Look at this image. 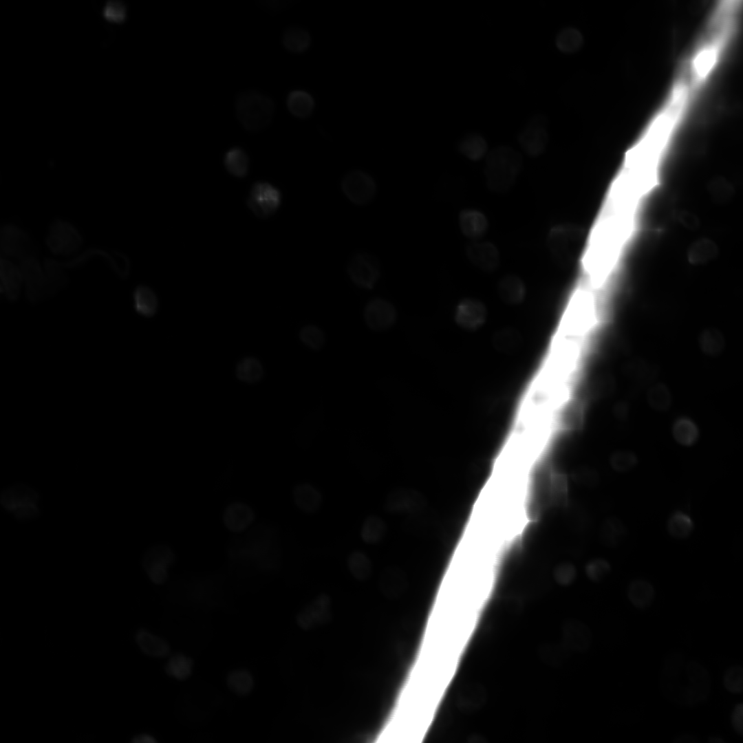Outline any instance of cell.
Listing matches in <instances>:
<instances>
[{
  "mask_svg": "<svg viewBox=\"0 0 743 743\" xmlns=\"http://www.w3.org/2000/svg\"><path fill=\"white\" fill-rule=\"evenodd\" d=\"M427 506V499L417 490L400 488L391 491L386 497L385 509L389 513H418Z\"/></svg>",
  "mask_w": 743,
  "mask_h": 743,
  "instance_id": "9a60e30c",
  "label": "cell"
},
{
  "mask_svg": "<svg viewBox=\"0 0 743 743\" xmlns=\"http://www.w3.org/2000/svg\"><path fill=\"white\" fill-rule=\"evenodd\" d=\"M224 163L227 171L235 177L241 178L248 174L249 159L241 148H230L224 155Z\"/></svg>",
  "mask_w": 743,
  "mask_h": 743,
  "instance_id": "4316f807",
  "label": "cell"
},
{
  "mask_svg": "<svg viewBox=\"0 0 743 743\" xmlns=\"http://www.w3.org/2000/svg\"><path fill=\"white\" fill-rule=\"evenodd\" d=\"M488 316L485 304L479 299L465 298L456 305L454 319L457 325L466 330H475L482 326Z\"/></svg>",
  "mask_w": 743,
  "mask_h": 743,
  "instance_id": "2e32d148",
  "label": "cell"
},
{
  "mask_svg": "<svg viewBox=\"0 0 743 743\" xmlns=\"http://www.w3.org/2000/svg\"><path fill=\"white\" fill-rule=\"evenodd\" d=\"M723 684L725 689L733 694H740L743 690V669L740 665L729 667L724 673Z\"/></svg>",
  "mask_w": 743,
  "mask_h": 743,
  "instance_id": "f35d334b",
  "label": "cell"
},
{
  "mask_svg": "<svg viewBox=\"0 0 743 743\" xmlns=\"http://www.w3.org/2000/svg\"><path fill=\"white\" fill-rule=\"evenodd\" d=\"M341 189L345 197L352 204L358 206L371 203L377 192L374 179L361 170L348 172L342 180Z\"/></svg>",
  "mask_w": 743,
  "mask_h": 743,
  "instance_id": "ba28073f",
  "label": "cell"
},
{
  "mask_svg": "<svg viewBox=\"0 0 743 743\" xmlns=\"http://www.w3.org/2000/svg\"><path fill=\"white\" fill-rule=\"evenodd\" d=\"M380 583L387 588H403L407 582L405 572L400 568L389 566L385 568L379 576Z\"/></svg>",
  "mask_w": 743,
  "mask_h": 743,
  "instance_id": "ab89813d",
  "label": "cell"
},
{
  "mask_svg": "<svg viewBox=\"0 0 743 743\" xmlns=\"http://www.w3.org/2000/svg\"><path fill=\"white\" fill-rule=\"evenodd\" d=\"M636 463V457L628 451L616 452L611 457L612 468L618 472H626L632 469Z\"/></svg>",
  "mask_w": 743,
  "mask_h": 743,
  "instance_id": "7bdbcfd3",
  "label": "cell"
},
{
  "mask_svg": "<svg viewBox=\"0 0 743 743\" xmlns=\"http://www.w3.org/2000/svg\"><path fill=\"white\" fill-rule=\"evenodd\" d=\"M39 495L25 484H14L0 494V503L19 519L28 520L36 517L39 511Z\"/></svg>",
  "mask_w": 743,
  "mask_h": 743,
  "instance_id": "5b68a950",
  "label": "cell"
},
{
  "mask_svg": "<svg viewBox=\"0 0 743 743\" xmlns=\"http://www.w3.org/2000/svg\"><path fill=\"white\" fill-rule=\"evenodd\" d=\"M288 111L295 117L304 119L308 118L314 109V100L307 91L295 89L289 93L286 99Z\"/></svg>",
  "mask_w": 743,
  "mask_h": 743,
  "instance_id": "603a6c76",
  "label": "cell"
},
{
  "mask_svg": "<svg viewBox=\"0 0 743 743\" xmlns=\"http://www.w3.org/2000/svg\"><path fill=\"white\" fill-rule=\"evenodd\" d=\"M548 132L545 118L533 117L521 131L519 142L522 149L532 157L542 154L548 144Z\"/></svg>",
  "mask_w": 743,
  "mask_h": 743,
  "instance_id": "4fadbf2b",
  "label": "cell"
},
{
  "mask_svg": "<svg viewBox=\"0 0 743 743\" xmlns=\"http://www.w3.org/2000/svg\"><path fill=\"white\" fill-rule=\"evenodd\" d=\"M387 530L384 520L378 515H371L363 521L360 535L366 543L373 545L380 543L385 538Z\"/></svg>",
  "mask_w": 743,
  "mask_h": 743,
  "instance_id": "484cf974",
  "label": "cell"
},
{
  "mask_svg": "<svg viewBox=\"0 0 743 743\" xmlns=\"http://www.w3.org/2000/svg\"><path fill=\"white\" fill-rule=\"evenodd\" d=\"M132 743H157L158 740L153 734L149 733H139L131 738Z\"/></svg>",
  "mask_w": 743,
  "mask_h": 743,
  "instance_id": "f907efd6",
  "label": "cell"
},
{
  "mask_svg": "<svg viewBox=\"0 0 743 743\" xmlns=\"http://www.w3.org/2000/svg\"><path fill=\"white\" fill-rule=\"evenodd\" d=\"M310 43L308 33L301 28L288 30L284 35L283 43L286 47L293 52H302L306 50Z\"/></svg>",
  "mask_w": 743,
  "mask_h": 743,
  "instance_id": "8d00e7d4",
  "label": "cell"
},
{
  "mask_svg": "<svg viewBox=\"0 0 743 743\" xmlns=\"http://www.w3.org/2000/svg\"><path fill=\"white\" fill-rule=\"evenodd\" d=\"M523 166L522 157L508 146L497 147L487 153L484 175L488 189L495 193L509 191L515 184Z\"/></svg>",
  "mask_w": 743,
  "mask_h": 743,
  "instance_id": "7a4b0ae2",
  "label": "cell"
},
{
  "mask_svg": "<svg viewBox=\"0 0 743 743\" xmlns=\"http://www.w3.org/2000/svg\"><path fill=\"white\" fill-rule=\"evenodd\" d=\"M715 248L710 242H699L693 248L691 258L695 261H702L714 255Z\"/></svg>",
  "mask_w": 743,
  "mask_h": 743,
  "instance_id": "7dc6e473",
  "label": "cell"
},
{
  "mask_svg": "<svg viewBox=\"0 0 743 743\" xmlns=\"http://www.w3.org/2000/svg\"><path fill=\"white\" fill-rule=\"evenodd\" d=\"M193 660L186 655L177 653L170 656L165 665V671L171 677L183 680L193 671Z\"/></svg>",
  "mask_w": 743,
  "mask_h": 743,
  "instance_id": "f1b7e54d",
  "label": "cell"
},
{
  "mask_svg": "<svg viewBox=\"0 0 743 743\" xmlns=\"http://www.w3.org/2000/svg\"><path fill=\"white\" fill-rule=\"evenodd\" d=\"M263 367L260 361L253 357L242 359L236 368L237 378L244 382L255 383L259 382L263 376Z\"/></svg>",
  "mask_w": 743,
  "mask_h": 743,
  "instance_id": "4dcf8cb0",
  "label": "cell"
},
{
  "mask_svg": "<svg viewBox=\"0 0 743 743\" xmlns=\"http://www.w3.org/2000/svg\"><path fill=\"white\" fill-rule=\"evenodd\" d=\"M48 249L56 255H67L76 251L82 244L77 229L65 220H55L46 237Z\"/></svg>",
  "mask_w": 743,
  "mask_h": 743,
  "instance_id": "30bf717a",
  "label": "cell"
},
{
  "mask_svg": "<svg viewBox=\"0 0 743 743\" xmlns=\"http://www.w3.org/2000/svg\"><path fill=\"white\" fill-rule=\"evenodd\" d=\"M458 151L464 157L472 161L480 160L488 153V145L485 138L476 133H471L464 136L458 144Z\"/></svg>",
  "mask_w": 743,
  "mask_h": 743,
  "instance_id": "d4e9b609",
  "label": "cell"
},
{
  "mask_svg": "<svg viewBox=\"0 0 743 743\" xmlns=\"http://www.w3.org/2000/svg\"><path fill=\"white\" fill-rule=\"evenodd\" d=\"M133 307L140 315L149 317L158 310L159 301L155 292L148 286H139L133 293Z\"/></svg>",
  "mask_w": 743,
  "mask_h": 743,
  "instance_id": "cb8c5ba5",
  "label": "cell"
},
{
  "mask_svg": "<svg viewBox=\"0 0 743 743\" xmlns=\"http://www.w3.org/2000/svg\"><path fill=\"white\" fill-rule=\"evenodd\" d=\"M458 224L462 233L471 241L481 239L489 226L486 215L473 208L464 209L459 213Z\"/></svg>",
  "mask_w": 743,
  "mask_h": 743,
  "instance_id": "ac0fdd59",
  "label": "cell"
},
{
  "mask_svg": "<svg viewBox=\"0 0 743 743\" xmlns=\"http://www.w3.org/2000/svg\"><path fill=\"white\" fill-rule=\"evenodd\" d=\"M135 639L138 647L147 656L162 658L170 653V646L164 638L145 629L138 630Z\"/></svg>",
  "mask_w": 743,
  "mask_h": 743,
  "instance_id": "44dd1931",
  "label": "cell"
},
{
  "mask_svg": "<svg viewBox=\"0 0 743 743\" xmlns=\"http://www.w3.org/2000/svg\"><path fill=\"white\" fill-rule=\"evenodd\" d=\"M731 724L733 731L739 735H743V704H736L731 714Z\"/></svg>",
  "mask_w": 743,
  "mask_h": 743,
  "instance_id": "c3c4849f",
  "label": "cell"
},
{
  "mask_svg": "<svg viewBox=\"0 0 743 743\" xmlns=\"http://www.w3.org/2000/svg\"><path fill=\"white\" fill-rule=\"evenodd\" d=\"M497 293L501 301L509 305L521 303L526 294L524 281L517 275L506 274L497 284Z\"/></svg>",
  "mask_w": 743,
  "mask_h": 743,
  "instance_id": "d6986e66",
  "label": "cell"
},
{
  "mask_svg": "<svg viewBox=\"0 0 743 743\" xmlns=\"http://www.w3.org/2000/svg\"><path fill=\"white\" fill-rule=\"evenodd\" d=\"M661 687L666 697L674 702L693 706L709 696L711 678L702 665L696 661L685 662L681 654L675 653L665 661Z\"/></svg>",
  "mask_w": 743,
  "mask_h": 743,
  "instance_id": "6da1fadb",
  "label": "cell"
},
{
  "mask_svg": "<svg viewBox=\"0 0 743 743\" xmlns=\"http://www.w3.org/2000/svg\"><path fill=\"white\" fill-rule=\"evenodd\" d=\"M521 341V335L517 330L506 327L497 330L493 338L495 347L502 352L514 350Z\"/></svg>",
  "mask_w": 743,
  "mask_h": 743,
  "instance_id": "d590c367",
  "label": "cell"
},
{
  "mask_svg": "<svg viewBox=\"0 0 743 743\" xmlns=\"http://www.w3.org/2000/svg\"><path fill=\"white\" fill-rule=\"evenodd\" d=\"M230 688L237 693L244 694L249 692L253 685V680L246 671H237L228 678Z\"/></svg>",
  "mask_w": 743,
  "mask_h": 743,
  "instance_id": "b9f144b4",
  "label": "cell"
},
{
  "mask_svg": "<svg viewBox=\"0 0 743 743\" xmlns=\"http://www.w3.org/2000/svg\"><path fill=\"white\" fill-rule=\"evenodd\" d=\"M698 742V740L696 736L688 733L681 734L674 740V742L676 743H696Z\"/></svg>",
  "mask_w": 743,
  "mask_h": 743,
  "instance_id": "816d5d0a",
  "label": "cell"
},
{
  "mask_svg": "<svg viewBox=\"0 0 743 743\" xmlns=\"http://www.w3.org/2000/svg\"><path fill=\"white\" fill-rule=\"evenodd\" d=\"M23 287L19 266L10 259L0 256V297L9 301H16Z\"/></svg>",
  "mask_w": 743,
  "mask_h": 743,
  "instance_id": "e0dca14e",
  "label": "cell"
},
{
  "mask_svg": "<svg viewBox=\"0 0 743 743\" xmlns=\"http://www.w3.org/2000/svg\"><path fill=\"white\" fill-rule=\"evenodd\" d=\"M465 254L470 263L483 272H495L500 264L499 251L488 241H471L465 248Z\"/></svg>",
  "mask_w": 743,
  "mask_h": 743,
  "instance_id": "5bb4252c",
  "label": "cell"
},
{
  "mask_svg": "<svg viewBox=\"0 0 743 743\" xmlns=\"http://www.w3.org/2000/svg\"><path fill=\"white\" fill-rule=\"evenodd\" d=\"M252 519V513L250 509L242 504H235L230 507L225 515V521L230 529L239 530L247 527Z\"/></svg>",
  "mask_w": 743,
  "mask_h": 743,
  "instance_id": "1f68e13d",
  "label": "cell"
},
{
  "mask_svg": "<svg viewBox=\"0 0 743 743\" xmlns=\"http://www.w3.org/2000/svg\"><path fill=\"white\" fill-rule=\"evenodd\" d=\"M611 380L607 376L600 375L592 380L590 387V391L592 396H605L612 389Z\"/></svg>",
  "mask_w": 743,
  "mask_h": 743,
  "instance_id": "f6af8a7d",
  "label": "cell"
},
{
  "mask_svg": "<svg viewBox=\"0 0 743 743\" xmlns=\"http://www.w3.org/2000/svg\"><path fill=\"white\" fill-rule=\"evenodd\" d=\"M694 525L691 518L685 513L675 511L669 517L667 523V531L676 539H685L693 530Z\"/></svg>",
  "mask_w": 743,
  "mask_h": 743,
  "instance_id": "f546056e",
  "label": "cell"
},
{
  "mask_svg": "<svg viewBox=\"0 0 743 743\" xmlns=\"http://www.w3.org/2000/svg\"><path fill=\"white\" fill-rule=\"evenodd\" d=\"M610 566L605 560H596L589 566V574L594 579H600L610 572Z\"/></svg>",
  "mask_w": 743,
  "mask_h": 743,
  "instance_id": "681fc988",
  "label": "cell"
},
{
  "mask_svg": "<svg viewBox=\"0 0 743 743\" xmlns=\"http://www.w3.org/2000/svg\"><path fill=\"white\" fill-rule=\"evenodd\" d=\"M627 597L634 607L643 610L649 607L653 603L655 590L649 581L636 579L628 585Z\"/></svg>",
  "mask_w": 743,
  "mask_h": 743,
  "instance_id": "7402d4cb",
  "label": "cell"
},
{
  "mask_svg": "<svg viewBox=\"0 0 743 743\" xmlns=\"http://www.w3.org/2000/svg\"><path fill=\"white\" fill-rule=\"evenodd\" d=\"M32 239L21 227L5 223L0 225V256L21 259L33 252Z\"/></svg>",
  "mask_w": 743,
  "mask_h": 743,
  "instance_id": "9c48e42d",
  "label": "cell"
},
{
  "mask_svg": "<svg viewBox=\"0 0 743 743\" xmlns=\"http://www.w3.org/2000/svg\"><path fill=\"white\" fill-rule=\"evenodd\" d=\"M557 422L560 428L567 431L580 429L584 421L583 405L576 399L565 401L557 413Z\"/></svg>",
  "mask_w": 743,
  "mask_h": 743,
  "instance_id": "ffe728a7",
  "label": "cell"
},
{
  "mask_svg": "<svg viewBox=\"0 0 743 743\" xmlns=\"http://www.w3.org/2000/svg\"><path fill=\"white\" fill-rule=\"evenodd\" d=\"M347 567L352 575L358 580L369 579L374 570L370 557L360 550L354 551L349 555Z\"/></svg>",
  "mask_w": 743,
  "mask_h": 743,
  "instance_id": "83f0119b",
  "label": "cell"
},
{
  "mask_svg": "<svg viewBox=\"0 0 743 743\" xmlns=\"http://www.w3.org/2000/svg\"><path fill=\"white\" fill-rule=\"evenodd\" d=\"M649 401L656 408H665L670 403V396L665 387H654L649 392Z\"/></svg>",
  "mask_w": 743,
  "mask_h": 743,
  "instance_id": "bcb514c9",
  "label": "cell"
},
{
  "mask_svg": "<svg viewBox=\"0 0 743 743\" xmlns=\"http://www.w3.org/2000/svg\"><path fill=\"white\" fill-rule=\"evenodd\" d=\"M281 203L279 190L267 182L255 183L247 200L248 206L259 218H266L273 215Z\"/></svg>",
  "mask_w": 743,
  "mask_h": 743,
  "instance_id": "8fae6325",
  "label": "cell"
},
{
  "mask_svg": "<svg viewBox=\"0 0 743 743\" xmlns=\"http://www.w3.org/2000/svg\"><path fill=\"white\" fill-rule=\"evenodd\" d=\"M19 266L26 297L30 301L36 303L52 295L43 263H40L34 252L20 259Z\"/></svg>",
  "mask_w": 743,
  "mask_h": 743,
  "instance_id": "8992f818",
  "label": "cell"
},
{
  "mask_svg": "<svg viewBox=\"0 0 743 743\" xmlns=\"http://www.w3.org/2000/svg\"><path fill=\"white\" fill-rule=\"evenodd\" d=\"M275 112L273 100L255 90H248L237 96L235 114L241 125L250 132H259L272 121Z\"/></svg>",
  "mask_w": 743,
  "mask_h": 743,
  "instance_id": "3957f363",
  "label": "cell"
},
{
  "mask_svg": "<svg viewBox=\"0 0 743 743\" xmlns=\"http://www.w3.org/2000/svg\"><path fill=\"white\" fill-rule=\"evenodd\" d=\"M583 43V39L580 32L572 28H568L561 30L557 36L556 45L559 50L565 53H572L577 51Z\"/></svg>",
  "mask_w": 743,
  "mask_h": 743,
  "instance_id": "e575fe53",
  "label": "cell"
},
{
  "mask_svg": "<svg viewBox=\"0 0 743 743\" xmlns=\"http://www.w3.org/2000/svg\"><path fill=\"white\" fill-rule=\"evenodd\" d=\"M674 434L679 442L685 444H689L693 442L695 439L696 430L692 423L687 420H682L676 425Z\"/></svg>",
  "mask_w": 743,
  "mask_h": 743,
  "instance_id": "ee69618b",
  "label": "cell"
},
{
  "mask_svg": "<svg viewBox=\"0 0 743 743\" xmlns=\"http://www.w3.org/2000/svg\"><path fill=\"white\" fill-rule=\"evenodd\" d=\"M294 497L297 505L305 510L313 512L317 510L321 504L320 493L309 485H302L295 491Z\"/></svg>",
  "mask_w": 743,
  "mask_h": 743,
  "instance_id": "d6a6232c",
  "label": "cell"
},
{
  "mask_svg": "<svg viewBox=\"0 0 743 743\" xmlns=\"http://www.w3.org/2000/svg\"><path fill=\"white\" fill-rule=\"evenodd\" d=\"M709 742L711 743H724L725 740L720 736L713 735L709 737Z\"/></svg>",
  "mask_w": 743,
  "mask_h": 743,
  "instance_id": "f5cc1de1",
  "label": "cell"
},
{
  "mask_svg": "<svg viewBox=\"0 0 743 743\" xmlns=\"http://www.w3.org/2000/svg\"><path fill=\"white\" fill-rule=\"evenodd\" d=\"M347 272L356 286L365 290H372L380 279L381 266L374 255L359 252L354 254L349 260Z\"/></svg>",
  "mask_w": 743,
  "mask_h": 743,
  "instance_id": "52a82bcc",
  "label": "cell"
},
{
  "mask_svg": "<svg viewBox=\"0 0 743 743\" xmlns=\"http://www.w3.org/2000/svg\"><path fill=\"white\" fill-rule=\"evenodd\" d=\"M626 535L627 529L619 519L611 517L605 521L602 529V537L606 545H619Z\"/></svg>",
  "mask_w": 743,
  "mask_h": 743,
  "instance_id": "836d02e7",
  "label": "cell"
},
{
  "mask_svg": "<svg viewBox=\"0 0 743 743\" xmlns=\"http://www.w3.org/2000/svg\"><path fill=\"white\" fill-rule=\"evenodd\" d=\"M583 236V229L574 224H561L552 227L548 235L546 244L554 261L564 267L572 264Z\"/></svg>",
  "mask_w": 743,
  "mask_h": 743,
  "instance_id": "277c9868",
  "label": "cell"
},
{
  "mask_svg": "<svg viewBox=\"0 0 743 743\" xmlns=\"http://www.w3.org/2000/svg\"><path fill=\"white\" fill-rule=\"evenodd\" d=\"M104 19L114 24H122L127 18V7L122 0H108L103 9Z\"/></svg>",
  "mask_w": 743,
  "mask_h": 743,
  "instance_id": "74e56055",
  "label": "cell"
},
{
  "mask_svg": "<svg viewBox=\"0 0 743 743\" xmlns=\"http://www.w3.org/2000/svg\"><path fill=\"white\" fill-rule=\"evenodd\" d=\"M299 337L305 345L313 349L322 347L325 340L323 332L314 325L304 327L300 332Z\"/></svg>",
  "mask_w": 743,
  "mask_h": 743,
  "instance_id": "60d3db41",
  "label": "cell"
},
{
  "mask_svg": "<svg viewBox=\"0 0 743 743\" xmlns=\"http://www.w3.org/2000/svg\"><path fill=\"white\" fill-rule=\"evenodd\" d=\"M363 317L369 328L373 331L383 332L390 329L396 323L398 312L391 301L376 297L365 305Z\"/></svg>",
  "mask_w": 743,
  "mask_h": 743,
  "instance_id": "7c38bea8",
  "label": "cell"
}]
</instances>
